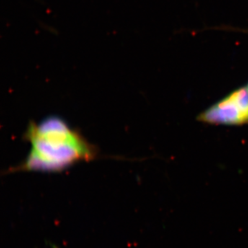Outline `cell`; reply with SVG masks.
<instances>
[{"mask_svg": "<svg viewBox=\"0 0 248 248\" xmlns=\"http://www.w3.org/2000/svg\"><path fill=\"white\" fill-rule=\"evenodd\" d=\"M31 151L15 171L61 172L73 165L95 159L97 149L60 117L31 122L25 133Z\"/></svg>", "mask_w": 248, "mask_h": 248, "instance_id": "1", "label": "cell"}, {"mask_svg": "<svg viewBox=\"0 0 248 248\" xmlns=\"http://www.w3.org/2000/svg\"><path fill=\"white\" fill-rule=\"evenodd\" d=\"M197 120L216 125L248 124V90L246 86L229 93L218 102L199 114Z\"/></svg>", "mask_w": 248, "mask_h": 248, "instance_id": "2", "label": "cell"}, {"mask_svg": "<svg viewBox=\"0 0 248 248\" xmlns=\"http://www.w3.org/2000/svg\"><path fill=\"white\" fill-rule=\"evenodd\" d=\"M246 88H247V89L248 90V83L247 85H246Z\"/></svg>", "mask_w": 248, "mask_h": 248, "instance_id": "3", "label": "cell"}]
</instances>
